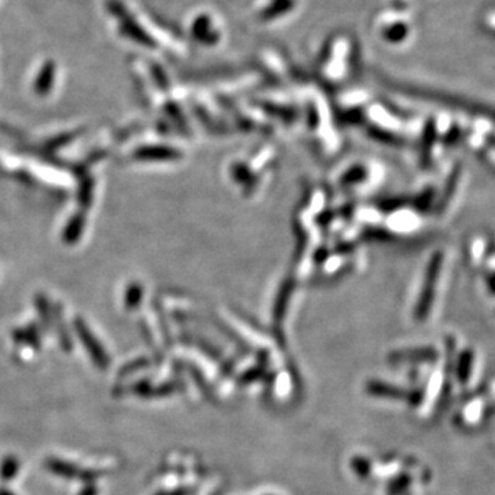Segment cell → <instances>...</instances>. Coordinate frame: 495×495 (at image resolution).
<instances>
[{"instance_id": "obj_1", "label": "cell", "mask_w": 495, "mask_h": 495, "mask_svg": "<svg viewBox=\"0 0 495 495\" xmlns=\"http://www.w3.org/2000/svg\"><path fill=\"white\" fill-rule=\"evenodd\" d=\"M45 468L60 477H64L67 480H80L85 483H95V480L99 477V472L94 469H85L73 462L65 461L61 458H48L45 461Z\"/></svg>"}, {"instance_id": "obj_2", "label": "cell", "mask_w": 495, "mask_h": 495, "mask_svg": "<svg viewBox=\"0 0 495 495\" xmlns=\"http://www.w3.org/2000/svg\"><path fill=\"white\" fill-rule=\"evenodd\" d=\"M75 330H76L79 339L82 340V344L85 345L87 352L89 354L92 362L95 364V366L99 367V369H107L109 366V362H110L108 354L82 318H76Z\"/></svg>"}, {"instance_id": "obj_3", "label": "cell", "mask_w": 495, "mask_h": 495, "mask_svg": "<svg viewBox=\"0 0 495 495\" xmlns=\"http://www.w3.org/2000/svg\"><path fill=\"white\" fill-rule=\"evenodd\" d=\"M442 264V255H436L433 260H432L431 266H430V270H428V276H427V280H425V286H424V290H423V295H421V303H420V314L421 317H424L428 311V307H431L432 299H433V290H435V282H436V278H437V271H439V267Z\"/></svg>"}, {"instance_id": "obj_4", "label": "cell", "mask_w": 495, "mask_h": 495, "mask_svg": "<svg viewBox=\"0 0 495 495\" xmlns=\"http://www.w3.org/2000/svg\"><path fill=\"white\" fill-rule=\"evenodd\" d=\"M85 224H86V217L83 214H76L72 216L69 223L66 224L64 232V241L66 244L72 245L75 244L79 238L82 237L83 230H85Z\"/></svg>"}, {"instance_id": "obj_5", "label": "cell", "mask_w": 495, "mask_h": 495, "mask_svg": "<svg viewBox=\"0 0 495 495\" xmlns=\"http://www.w3.org/2000/svg\"><path fill=\"white\" fill-rule=\"evenodd\" d=\"M14 340L21 344L29 345L32 348L40 347V333L38 330L36 325H29L23 329H18L14 332Z\"/></svg>"}, {"instance_id": "obj_6", "label": "cell", "mask_w": 495, "mask_h": 495, "mask_svg": "<svg viewBox=\"0 0 495 495\" xmlns=\"http://www.w3.org/2000/svg\"><path fill=\"white\" fill-rule=\"evenodd\" d=\"M53 320H54V323H55V329H57V334H58L61 347L64 348L65 351H70L72 349V339H70L69 333L66 332L64 317H62V311H61L60 305H57L53 310Z\"/></svg>"}, {"instance_id": "obj_7", "label": "cell", "mask_w": 495, "mask_h": 495, "mask_svg": "<svg viewBox=\"0 0 495 495\" xmlns=\"http://www.w3.org/2000/svg\"><path fill=\"white\" fill-rule=\"evenodd\" d=\"M20 471V461L14 455H7L0 462V479L3 482H11Z\"/></svg>"}, {"instance_id": "obj_8", "label": "cell", "mask_w": 495, "mask_h": 495, "mask_svg": "<svg viewBox=\"0 0 495 495\" xmlns=\"http://www.w3.org/2000/svg\"><path fill=\"white\" fill-rule=\"evenodd\" d=\"M92 192H94V182H92V179L88 175L82 176L80 187H79V193H77V201H79V205L83 210H86L91 205Z\"/></svg>"}, {"instance_id": "obj_9", "label": "cell", "mask_w": 495, "mask_h": 495, "mask_svg": "<svg viewBox=\"0 0 495 495\" xmlns=\"http://www.w3.org/2000/svg\"><path fill=\"white\" fill-rule=\"evenodd\" d=\"M54 66L53 64H47L43 67V70L40 72L38 80H36V92L40 94V95H44L50 91L51 88V85H53V80H54Z\"/></svg>"}, {"instance_id": "obj_10", "label": "cell", "mask_w": 495, "mask_h": 495, "mask_svg": "<svg viewBox=\"0 0 495 495\" xmlns=\"http://www.w3.org/2000/svg\"><path fill=\"white\" fill-rule=\"evenodd\" d=\"M36 307H38V312H39L42 322L45 326H48L53 321V308L48 304V300L45 299V296L43 295L36 296Z\"/></svg>"}, {"instance_id": "obj_11", "label": "cell", "mask_w": 495, "mask_h": 495, "mask_svg": "<svg viewBox=\"0 0 495 495\" xmlns=\"http://www.w3.org/2000/svg\"><path fill=\"white\" fill-rule=\"evenodd\" d=\"M77 136L76 132H70V134H62V135H58L55 138H53L47 146H45V151L48 154H51L53 151H58L61 148H64L65 145H67L69 142H72L75 138Z\"/></svg>"}, {"instance_id": "obj_12", "label": "cell", "mask_w": 495, "mask_h": 495, "mask_svg": "<svg viewBox=\"0 0 495 495\" xmlns=\"http://www.w3.org/2000/svg\"><path fill=\"white\" fill-rule=\"evenodd\" d=\"M98 494V489L94 483H87L86 486L82 489L79 495H97Z\"/></svg>"}, {"instance_id": "obj_13", "label": "cell", "mask_w": 495, "mask_h": 495, "mask_svg": "<svg viewBox=\"0 0 495 495\" xmlns=\"http://www.w3.org/2000/svg\"><path fill=\"white\" fill-rule=\"evenodd\" d=\"M0 495H16L11 490H9V489H4V487H1L0 489Z\"/></svg>"}]
</instances>
